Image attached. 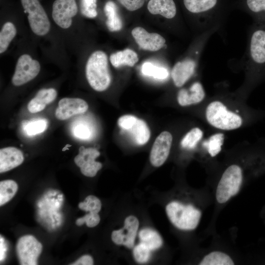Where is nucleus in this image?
Instances as JSON below:
<instances>
[{"label":"nucleus","instance_id":"obj_24","mask_svg":"<svg viewBox=\"0 0 265 265\" xmlns=\"http://www.w3.org/2000/svg\"><path fill=\"white\" fill-rule=\"evenodd\" d=\"M245 5L253 23L265 26V0H245Z\"/></svg>","mask_w":265,"mask_h":265},{"label":"nucleus","instance_id":"obj_39","mask_svg":"<svg viewBox=\"0 0 265 265\" xmlns=\"http://www.w3.org/2000/svg\"><path fill=\"white\" fill-rule=\"evenodd\" d=\"M94 259L90 255H84L71 265H92Z\"/></svg>","mask_w":265,"mask_h":265},{"label":"nucleus","instance_id":"obj_8","mask_svg":"<svg viewBox=\"0 0 265 265\" xmlns=\"http://www.w3.org/2000/svg\"><path fill=\"white\" fill-rule=\"evenodd\" d=\"M243 179L241 168L237 164L229 166L224 171L216 190L218 203L223 204L239 191Z\"/></svg>","mask_w":265,"mask_h":265},{"label":"nucleus","instance_id":"obj_16","mask_svg":"<svg viewBox=\"0 0 265 265\" xmlns=\"http://www.w3.org/2000/svg\"><path fill=\"white\" fill-rule=\"evenodd\" d=\"M132 35L140 48L143 50L156 52L165 44L163 37L157 33H149L142 27L137 26L132 31Z\"/></svg>","mask_w":265,"mask_h":265},{"label":"nucleus","instance_id":"obj_26","mask_svg":"<svg viewBox=\"0 0 265 265\" xmlns=\"http://www.w3.org/2000/svg\"><path fill=\"white\" fill-rule=\"evenodd\" d=\"M129 131L132 132L133 138L138 145L145 144L150 138V130L145 122L141 119H137L134 125Z\"/></svg>","mask_w":265,"mask_h":265},{"label":"nucleus","instance_id":"obj_37","mask_svg":"<svg viewBox=\"0 0 265 265\" xmlns=\"http://www.w3.org/2000/svg\"><path fill=\"white\" fill-rule=\"evenodd\" d=\"M73 133L76 137L82 139L89 138L91 134L89 126L83 124L76 125L73 129Z\"/></svg>","mask_w":265,"mask_h":265},{"label":"nucleus","instance_id":"obj_3","mask_svg":"<svg viewBox=\"0 0 265 265\" xmlns=\"http://www.w3.org/2000/svg\"><path fill=\"white\" fill-rule=\"evenodd\" d=\"M166 215L170 223L183 231H190L198 226L201 212L193 204L177 199L168 201L164 207Z\"/></svg>","mask_w":265,"mask_h":265},{"label":"nucleus","instance_id":"obj_18","mask_svg":"<svg viewBox=\"0 0 265 265\" xmlns=\"http://www.w3.org/2000/svg\"><path fill=\"white\" fill-rule=\"evenodd\" d=\"M205 97V92L202 83L195 81L188 89H181L178 91L177 99L180 106H185L199 103Z\"/></svg>","mask_w":265,"mask_h":265},{"label":"nucleus","instance_id":"obj_31","mask_svg":"<svg viewBox=\"0 0 265 265\" xmlns=\"http://www.w3.org/2000/svg\"><path fill=\"white\" fill-rule=\"evenodd\" d=\"M224 140V135L222 133H216L209 137L205 146L211 157H215L220 152Z\"/></svg>","mask_w":265,"mask_h":265},{"label":"nucleus","instance_id":"obj_28","mask_svg":"<svg viewBox=\"0 0 265 265\" xmlns=\"http://www.w3.org/2000/svg\"><path fill=\"white\" fill-rule=\"evenodd\" d=\"M18 188L13 180H6L0 182V206L9 202L15 195Z\"/></svg>","mask_w":265,"mask_h":265},{"label":"nucleus","instance_id":"obj_20","mask_svg":"<svg viewBox=\"0 0 265 265\" xmlns=\"http://www.w3.org/2000/svg\"><path fill=\"white\" fill-rule=\"evenodd\" d=\"M56 96L57 91L54 88L40 89L28 103V110L31 113L41 111L45 109L47 105L53 102Z\"/></svg>","mask_w":265,"mask_h":265},{"label":"nucleus","instance_id":"obj_22","mask_svg":"<svg viewBox=\"0 0 265 265\" xmlns=\"http://www.w3.org/2000/svg\"><path fill=\"white\" fill-rule=\"evenodd\" d=\"M109 60L115 68H119L122 65L133 67L138 62V57L134 51L126 49L112 53Z\"/></svg>","mask_w":265,"mask_h":265},{"label":"nucleus","instance_id":"obj_27","mask_svg":"<svg viewBox=\"0 0 265 265\" xmlns=\"http://www.w3.org/2000/svg\"><path fill=\"white\" fill-rule=\"evenodd\" d=\"M200 265H233L234 262L227 254L213 251L206 255L199 264Z\"/></svg>","mask_w":265,"mask_h":265},{"label":"nucleus","instance_id":"obj_7","mask_svg":"<svg viewBox=\"0 0 265 265\" xmlns=\"http://www.w3.org/2000/svg\"><path fill=\"white\" fill-rule=\"evenodd\" d=\"M207 122L212 127L225 131H230L239 128L242 124L241 116L229 110L219 101L211 102L206 109Z\"/></svg>","mask_w":265,"mask_h":265},{"label":"nucleus","instance_id":"obj_2","mask_svg":"<svg viewBox=\"0 0 265 265\" xmlns=\"http://www.w3.org/2000/svg\"><path fill=\"white\" fill-rule=\"evenodd\" d=\"M163 245V237L158 230L150 225L142 224L136 243L129 253L134 263L145 265L152 261Z\"/></svg>","mask_w":265,"mask_h":265},{"label":"nucleus","instance_id":"obj_25","mask_svg":"<svg viewBox=\"0 0 265 265\" xmlns=\"http://www.w3.org/2000/svg\"><path fill=\"white\" fill-rule=\"evenodd\" d=\"M17 34L15 25L10 22L5 23L0 32V53H4Z\"/></svg>","mask_w":265,"mask_h":265},{"label":"nucleus","instance_id":"obj_13","mask_svg":"<svg viewBox=\"0 0 265 265\" xmlns=\"http://www.w3.org/2000/svg\"><path fill=\"white\" fill-rule=\"evenodd\" d=\"M78 12L76 0H55L52 6V16L58 26L67 29L71 26L73 18Z\"/></svg>","mask_w":265,"mask_h":265},{"label":"nucleus","instance_id":"obj_14","mask_svg":"<svg viewBox=\"0 0 265 265\" xmlns=\"http://www.w3.org/2000/svg\"><path fill=\"white\" fill-rule=\"evenodd\" d=\"M100 155L97 149L82 146L80 147L79 153L74 158V161L83 175L93 177L102 167V163L96 160Z\"/></svg>","mask_w":265,"mask_h":265},{"label":"nucleus","instance_id":"obj_32","mask_svg":"<svg viewBox=\"0 0 265 265\" xmlns=\"http://www.w3.org/2000/svg\"><path fill=\"white\" fill-rule=\"evenodd\" d=\"M102 206L100 199L93 195L87 196L83 202L79 204V208L80 210L88 212L99 213Z\"/></svg>","mask_w":265,"mask_h":265},{"label":"nucleus","instance_id":"obj_40","mask_svg":"<svg viewBox=\"0 0 265 265\" xmlns=\"http://www.w3.org/2000/svg\"><path fill=\"white\" fill-rule=\"evenodd\" d=\"M0 261H3L5 257L6 247L4 243V239L0 236Z\"/></svg>","mask_w":265,"mask_h":265},{"label":"nucleus","instance_id":"obj_12","mask_svg":"<svg viewBox=\"0 0 265 265\" xmlns=\"http://www.w3.org/2000/svg\"><path fill=\"white\" fill-rule=\"evenodd\" d=\"M42 250L41 243L32 235L24 236L17 241L16 251L22 265H37V259Z\"/></svg>","mask_w":265,"mask_h":265},{"label":"nucleus","instance_id":"obj_6","mask_svg":"<svg viewBox=\"0 0 265 265\" xmlns=\"http://www.w3.org/2000/svg\"><path fill=\"white\" fill-rule=\"evenodd\" d=\"M141 225V220L137 215L133 213L126 215L120 222V225L112 231V242L130 253L135 244Z\"/></svg>","mask_w":265,"mask_h":265},{"label":"nucleus","instance_id":"obj_29","mask_svg":"<svg viewBox=\"0 0 265 265\" xmlns=\"http://www.w3.org/2000/svg\"><path fill=\"white\" fill-rule=\"evenodd\" d=\"M141 71L144 76L160 80L166 79L169 75V72L166 68L157 66L148 61L143 63Z\"/></svg>","mask_w":265,"mask_h":265},{"label":"nucleus","instance_id":"obj_15","mask_svg":"<svg viewBox=\"0 0 265 265\" xmlns=\"http://www.w3.org/2000/svg\"><path fill=\"white\" fill-rule=\"evenodd\" d=\"M172 136L167 131L161 132L155 139L150 153L151 164L155 167L162 165L167 160L172 145Z\"/></svg>","mask_w":265,"mask_h":265},{"label":"nucleus","instance_id":"obj_19","mask_svg":"<svg viewBox=\"0 0 265 265\" xmlns=\"http://www.w3.org/2000/svg\"><path fill=\"white\" fill-rule=\"evenodd\" d=\"M24 160L22 152L14 147L0 150V173L8 171L21 165Z\"/></svg>","mask_w":265,"mask_h":265},{"label":"nucleus","instance_id":"obj_21","mask_svg":"<svg viewBox=\"0 0 265 265\" xmlns=\"http://www.w3.org/2000/svg\"><path fill=\"white\" fill-rule=\"evenodd\" d=\"M147 9L153 15H160L163 17L171 19L177 14V8L173 0H150Z\"/></svg>","mask_w":265,"mask_h":265},{"label":"nucleus","instance_id":"obj_30","mask_svg":"<svg viewBox=\"0 0 265 265\" xmlns=\"http://www.w3.org/2000/svg\"><path fill=\"white\" fill-rule=\"evenodd\" d=\"M203 135V132L200 128H192L182 138L180 145L184 149H193L202 139Z\"/></svg>","mask_w":265,"mask_h":265},{"label":"nucleus","instance_id":"obj_9","mask_svg":"<svg viewBox=\"0 0 265 265\" xmlns=\"http://www.w3.org/2000/svg\"><path fill=\"white\" fill-rule=\"evenodd\" d=\"M32 31L38 36H44L50 30L48 16L39 0H21Z\"/></svg>","mask_w":265,"mask_h":265},{"label":"nucleus","instance_id":"obj_38","mask_svg":"<svg viewBox=\"0 0 265 265\" xmlns=\"http://www.w3.org/2000/svg\"><path fill=\"white\" fill-rule=\"evenodd\" d=\"M126 9L133 11L140 8L143 5L145 0H117Z\"/></svg>","mask_w":265,"mask_h":265},{"label":"nucleus","instance_id":"obj_36","mask_svg":"<svg viewBox=\"0 0 265 265\" xmlns=\"http://www.w3.org/2000/svg\"><path fill=\"white\" fill-rule=\"evenodd\" d=\"M137 119V118L132 115H125L119 117L117 123L121 128L129 131L134 125Z\"/></svg>","mask_w":265,"mask_h":265},{"label":"nucleus","instance_id":"obj_33","mask_svg":"<svg viewBox=\"0 0 265 265\" xmlns=\"http://www.w3.org/2000/svg\"><path fill=\"white\" fill-rule=\"evenodd\" d=\"M48 125L47 120L40 119L30 121L25 126L26 133L30 136L35 135L44 132Z\"/></svg>","mask_w":265,"mask_h":265},{"label":"nucleus","instance_id":"obj_4","mask_svg":"<svg viewBox=\"0 0 265 265\" xmlns=\"http://www.w3.org/2000/svg\"><path fill=\"white\" fill-rule=\"evenodd\" d=\"M85 76L90 86L102 92L110 85L111 78L107 56L102 51H96L88 57L85 65Z\"/></svg>","mask_w":265,"mask_h":265},{"label":"nucleus","instance_id":"obj_34","mask_svg":"<svg viewBox=\"0 0 265 265\" xmlns=\"http://www.w3.org/2000/svg\"><path fill=\"white\" fill-rule=\"evenodd\" d=\"M80 12L88 18H95L98 15L97 0H80Z\"/></svg>","mask_w":265,"mask_h":265},{"label":"nucleus","instance_id":"obj_23","mask_svg":"<svg viewBox=\"0 0 265 265\" xmlns=\"http://www.w3.org/2000/svg\"><path fill=\"white\" fill-rule=\"evenodd\" d=\"M104 12L107 19L106 24L108 29L111 32L120 30L123 23L115 3L111 0L107 1L104 6Z\"/></svg>","mask_w":265,"mask_h":265},{"label":"nucleus","instance_id":"obj_10","mask_svg":"<svg viewBox=\"0 0 265 265\" xmlns=\"http://www.w3.org/2000/svg\"><path fill=\"white\" fill-rule=\"evenodd\" d=\"M183 2L189 12L202 18V32L215 27H220L211 15V12L216 8L218 0H183Z\"/></svg>","mask_w":265,"mask_h":265},{"label":"nucleus","instance_id":"obj_1","mask_svg":"<svg viewBox=\"0 0 265 265\" xmlns=\"http://www.w3.org/2000/svg\"><path fill=\"white\" fill-rule=\"evenodd\" d=\"M243 62L250 86L265 79V26L253 23L250 27Z\"/></svg>","mask_w":265,"mask_h":265},{"label":"nucleus","instance_id":"obj_17","mask_svg":"<svg viewBox=\"0 0 265 265\" xmlns=\"http://www.w3.org/2000/svg\"><path fill=\"white\" fill-rule=\"evenodd\" d=\"M88 108L87 103L82 99L64 98L58 102L55 117L58 120H66L74 115L85 112Z\"/></svg>","mask_w":265,"mask_h":265},{"label":"nucleus","instance_id":"obj_35","mask_svg":"<svg viewBox=\"0 0 265 265\" xmlns=\"http://www.w3.org/2000/svg\"><path fill=\"white\" fill-rule=\"evenodd\" d=\"M101 217L99 213L88 212L82 217L76 220V223L78 226H81L85 223L87 227L93 228L97 226L100 222Z\"/></svg>","mask_w":265,"mask_h":265},{"label":"nucleus","instance_id":"obj_5","mask_svg":"<svg viewBox=\"0 0 265 265\" xmlns=\"http://www.w3.org/2000/svg\"><path fill=\"white\" fill-rule=\"evenodd\" d=\"M215 32L211 29L202 33L200 41L192 56H186L177 61L171 70V78L177 87L184 85L194 75L200 57L207 43L211 36Z\"/></svg>","mask_w":265,"mask_h":265},{"label":"nucleus","instance_id":"obj_11","mask_svg":"<svg viewBox=\"0 0 265 265\" xmlns=\"http://www.w3.org/2000/svg\"><path fill=\"white\" fill-rule=\"evenodd\" d=\"M41 69L39 61L28 54L21 55L17 60L12 83L16 86L23 85L34 79Z\"/></svg>","mask_w":265,"mask_h":265}]
</instances>
